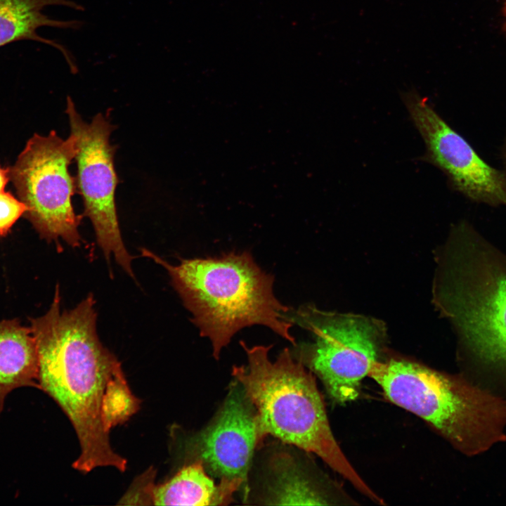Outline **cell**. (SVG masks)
I'll list each match as a JSON object with an SVG mask.
<instances>
[{"instance_id": "8992f818", "label": "cell", "mask_w": 506, "mask_h": 506, "mask_svg": "<svg viewBox=\"0 0 506 506\" xmlns=\"http://www.w3.org/2000/svg\"><path fill=\"white\" fill-rule=\"evenodd\" d=\"M285 319L312 335L313 341L296 344L293 356L322 381L337 403L355 400L362 379L382 360L387 327L377 318L324 311L312 304L288 309Z\"/></svg>"}, {"instance_id": "6da1fadb", "label": "cell", "mask_w": 506, "mask_h": 506, "mask_svg": "<svg viewBox=\"0 0 506 506\" xmlns=\"http://www.w3.org/2000/svg\"><path fill=\"white\" fill-rule=\"evenodd\" d=\"M60 301L57 285L48 311L30 320L39 388L58 403L75 430L81 453L74 469L87 473L114 467L124 472L126 460L111 448L109 433L136 413L141 401L119 361L98 337L93 294L69 310L60 309Z\"/></svg>"}, {"instance_id": "ac0fdd59", "label": "cell", "mask_w": 506, "mask_h": 506, "mask_svg": "<svg viewBox=\"0 0 506 506\" xmlns=\"http://www.w3.org/2000/svg\"><path fill=\"white\" fill-rule=\"evenodd\" d=\"M503 16H504V29L506 31V0L504 1Z\"/></svg>"}, {"instance_id": "5b68a950", "label": "cell", "mask_w": 506, "mask_h": 506, "mask_svg": "<svg viewBox=\"0 0 506 506\" xmlns=\"http://www.w3.org/2000/svg\"><path fill=\"white\" fill-rule=\"evenodd\" d=\"M368 376L390 401L424 420L467 455L506 439V400L460 376L403 358L378 361Z\"/></svg>"}, {"instance_id": "3957f363", "label": "cell", "mask_w": 506, "mask_h": 506, "mask_svg": "<svg viewBox=\"0 0 506 506\" xmlns=\"http://www.w3.org/2000/svg\"><path fill=\"white\" fill-rule=\"evenodd\" d=\"M140 251L166 269L193 316L192 323L210 340L216 360L234 335L255 325L266 326L296 345L290 333L293 324L285 318L289 307L273 293L274 277L263 271L249 252L183 259L173 265L146 248Z\"/></svg>"}, {"instance_id": "e0dca14e", "label": "cell", "mask_w": 506, "mask_h": 506, "mask_svg": "<svg viewBox=\"0 0 506 506\" xmlns=\"http://www.w3.org/2000/svg\"><path fill=\"white\" fill-rule=\"evenodd\" d=\"M501 159L502 161L503 164V170L506 173V135L502 143V145L501 147Z\"/></svg>"}, {"instance_id": "2e32d148", "label": "cell", "mask_w": 506, "mask_h": 506, "mask_svg": "<svg viewBox=\"0 0 506 506\" xmlns=\"http://www.w3.org/2000/svg\"><path fill=\"white\" fill-rule=\"evenodd\" d=\"M10 179L9 169H5L0 166V193L4 191V188Z\"/></svg>"}, {"instance_id": "8fae6325", "label": "cell", "mask_w": 506, "mask_h": 506, "mask_svg": "<svg viewBox=\"0 0 506 506\" xmlns=\"http://www.w3.org/2000/svg\"><path fill=\"white\" fill-rule=\"evenodd\" d=\"M50 6L84 10L82 5L71 0H0V47L22 40L47 44L59 51L70 71L76 73L78 69L71 52L57 41L41 37L37 30L41 27L79 30L84 23L77 20H59L48 18L42 11Z\"/></svg>"}, {"instance_id": "7a4b0ae2", "label": "cell", "mask_w": 506, "mask_h": 506, "mask_svg": "<svg viewBox=\"0 0 506 506\" xmlns=\"http://www.w3.org/2000/svg\"><path fill=\"white\" fill-rule=\"evenodd\" d=\"M434 260L433 304L455 334L460 358L506 370V253L462 220Z\"/></svg>"}, {"instance_id": "30bf717a", "label": "cell", "mask_w": 506, "mask_h": 506, "mask_svg": "<svg viewBox=\"0 0 506 506\" xmlns=\"http://www.w3.org/2000/svg\"><path fill=\"white\" fill-rule=\"evenodd\" d=\"M190 439L187 449L193 461L200 460L208 474L220 480L241 481L246 496L252 459L259 444L255 409L238 382L232 383L213 420Z\"/></svg>"}, {"instance_id": "7c38bea8", "label": "cell", "mask_w": 506, "mask_h": 506, "mask_svg": "<svg viewBox=\"0 0 506 506\" xmlns=\"http://www.w3.org/2000/svg\"><path fill=\"white\" fill-rule=\"evenodd\" d=\"M245 487L239 480L221 479L216 484L203 464L194 460L167 482L143 488L145 499L155 505H226Z\"/></svg>"}, {"instance_id": "52a82bcc", "label": "cell", "mask_w": 506, "mask_h": 506, "mask_svg": "<svg viewBox=\"0 0 506 506\" xmlns=\"http://www.w3.org/2000/svg\"><path fill=\"white\" fill-rule=\"evenodd\" d=\"M77 152L71 133L67 139L54 131L47 136L34 134L9 169L10 179L27 207L25 215L39 236L57 244L62 240L73 248L82 242V216L75 213L72 202L77 181L69 172Z\"/></svg>"}, {"instance_id": "9c48e42d", "label": "cell", "mask_w": 506, "mask_h": 506, "mask_svg": "<svg viewBox=\"0 0 506 506\" xmlns=\"http://www.w3.org/2000/svg\"><path fill=\"white\" fill-rule=\"evenodd\" d=\"M427 151L423 159L437 167L450 185L469 200L506 208V173L484 161L415 89L401 93Z\"/></svg>"}, {"instance_id": "5bb4252c", "label": "cell", "mask_w": 506, "mask_h": 506, "mask_svg": "<svg viewBox=\"0 0 506 506\" xmlns=\"http://www.w3.org/2000/svg\"><path fill=\"white\" fill-rule=\"evenodd\" d=\"M264 500L266 505H325L336 504L318 479L288 453L275 455L268 466Z\"/></svg>"}, {"instance_id": "9a60e30c", "label": "cell", "mask_w": 506, "mask_h": 506, "mask_svg": "<svg viewBox=\"0 0 506 506\" xmlns=\"http://www.w3.org/2000/svg\"><path fill=\"white\" fill-rule=\"evenodd\" d=\"M26 211V205L20 199L9 192L0 193V237H5Z\"/></svg>"}, {"instance_id": "ba28073f", "label": "cell", "mask_w": 506, "mask_h": 506, "mask_svg": "<svg viewBox=\"0 0 506 506\" xmlns=\"http://www.w3.org/2000/svg\"><path fill=\"white\" fill-rule=\"evenodd\" d=\"M66 113L70 133L77 140V187L82 195L84 215L89 218L97 244L110 263H116L133 279L134 257L127 251L122 238L115 205V189L118 178L114 167L117 147L110 143L114 130L108 117L98 113L88 123L77 112L70 96Z\"/></svg>"}, {"instance_id": "4fadbf2b", "label": "cell", "mask_w": 506, "mask_h": 506, "mask_svg": "<svg viewBox=\"0 0 506 506\" xmlns=\"http://www.w3.org/2000/svg\"><path fill=\"white\" fill-rule=\"evenodd\" d=\"M39 358L31 328L17 319L0 321V411L7 395L22 387L39 388Z\"/></svg>"}, {"instance_id": "277c9868", "label": "cell", "mask_w": 506, "mask_h": 506, "mask_svg": "<svg viewBox=\"0 0 506 506\" xmlns=\"http://www.w3.org/2000/svg\"><path fill=\"white\" fill-rule=\"evenodd\" d=\"M240 343L247 363L234 365L232 375L255 409L258 444L270 435L313 453L363 495L382 503L336 441L312 372L288 348L272 361L271 346Z\"/></svg>"}]
</instances>
